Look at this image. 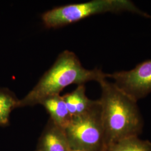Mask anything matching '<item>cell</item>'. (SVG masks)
<instances>
[{
  "instance_id": "obj_4",
  "label": "cell",
  "mask_w": 151,
  "mask_h": 151,
  "mask_svg": "<svg viewBox=\"0 0 151 151\" xmlns=\"http://www.w3.org/2000/svg\"><path fill=\"white\" fill-rule=\"evenodd\" d=\"M65 130L71 150L106 151L99 100L86 113L72 117L70 123Z\"/></svg>"
},
{
  "instance_id": "obj_11",
  "label": "cell",
  "mask_w": 151,
  "mask_h": 151,
  "mask_svg": "<svg viewBox=\"0 0 151 151\" xmlns=\"http://www.w3.org/2000/svg\"><path fill=\"white\" fill-rule=\"evenodd\" d=\"M70 151H73V150H71Z\"/></svg>"
},
{
  "instance_id": "obj_6",
  "label": "cell",
  "mask_w": 151,
  "mask_h": 151,
  "mask_svg": "<svg viewBox=\"0 0 151 151\" xmlns=\"http://www.w3.org/2000/svg\"><path fill=\"white\" fill-rule=\"evenodd\" d=\"M65 130L49 119L38 141L35 151H70Z\"/></svg>"
},
{
  "instance_id": "obj_1",
  "label": "cell",
  "mask_w": 151,
  "mask_h": 151,
  "mask_svg": "<svg viewBox=\"0 0 151 151\" xmlns=\"http://www.w3.org/2000/svg\"><path fill=\"white\" fill-rule=\"evenodd\" d=\"M99 83L101 89L99 101L107 150L122 139L139 136L143 121L136 101L106 79Z\"/></svg>"
},
{
  "instance_id": "obj_5",
  "label": "cell",
  "mask_w": 151,
  "mask_h": 151,
  "mask_svg": "<svg viewBox=\"0 0 151 151\" xmlns=\"http://www.w3.org/2000/svg\"><path fill=\"white\" fill-rule=\"evenodd\" d=\"M114 83L137 102L151 92V60H147L129 70L108 74Z\"/></svg>"
},
{
  "instance_id": "obj_10",
  "label": "cell",
  "mask_w": 151,
  "mask_h": 151,
  "mask_svg": "<svg viewBox=\"0 0 151 151\" xmlns=\"http://www.w3.org/2000/svg\"><path fill=\"white\" fill-rule=\"evenodd\" d=\"M106 151H151V143L138 136H132L116 142Z\"/></svg>"
},
{
  "instance_id": "obj_2",
  "label": "cell",
  "mask_w": 151,
  "mask_h": 151,
  "mask_svg": "<svg viewBox=\"0 0 151 151\" xmlns=\"http://www.w3.org/2000/svg\"><path fill=\"white\" fill-rule=\"evenodd\" d=\"M108 78V73L98 68L87 70L73 52L65 50L47 70L37 85L19 100L18 108L35 106L47 97L60 95L65 88L72 84L85 85L89 81L99 82Z\"/></svg>"
},
{
  "instance_id": "obj_12",
  "label": "cell",
  "mask_w": 151,
  "mask_h": 151,
  "mask_svg": "<svg viewBox=\"0 0 151 151\" xmlns=\"http://www.w3.org/2000/svg\"><path fill=\"white\" fill-rule=\"evenodd\" d=\"M150 19H151V16H150Z\"/></svg>"
},
{
  "instance_id": "obj_8",
  "label": "cell",
  "mask_w": 151,
  "mask_h": 151,
  "mask_svg": "<svg viewBox=\"0 0 151 151\" xmlns=\"http://www.w3.org/2000/svg\"><path fill=\"white\" fill-rule=\"evenodd\" d=\"M63 97L72 117L86 113L97 101V100H92L87 97L85 85H78L75 90L65 94Z\"/></svg>"
},
{
  "instance_id": "obj_7",
  "label": "cell",
  "mask_w": 151,
  "mask_h": 151,
  "mask_svg": "<svg viewBox=\"0 0 151 151\" xmlns=\"http://www.w3.org/2000/svg\"><path fill=\"white\" fill-rule=\"evenodd\" d=\"M50 115L54 124L65 129L70 123L72 116L63 96L57 95L47 97L40 103Z\"/></svg>"
},
{
  "instance_id": "obj_9",
  "label": "cell",
  "mask_w": 151,
  "mask_h": 151,
  "mask_svg": "<svg viewBox=\"0 0 151 151\" xmlns=\"http://www.w3.org/2000/svg\"><path fill=\"white\" fill-rule=\"evenodd\" d=\"M19 100L7 88H0V126L6 127L10 123L12 111L18 108Z\"/></svg>"
},
{
  "instance_id": "obj_3",
  "label": "cell",
  "mask_w": 151,
  "mask_h": 151,
  "mask_svg": "<svg viewBox=\"0 0 151 151\" xmlns=\"http://www.w3.org/2000/svg\"><path fill=\"white\" fill-rule=\"evenodd\" d=\"M128 11L149 18L128 0H93L80 4L57 7L42 15V20L48 28H58L79 22L94 15L106 12L117 13Z\"/></svg>"
}]
</instances>
